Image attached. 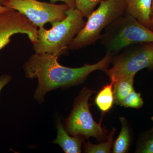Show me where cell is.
Instances as JSON below:
<instances>
[{
    "label": "cell",
    "mask_w": 153,
    "mask_h": 153,
    "mask_svg": "<svg viewBox=\"0 0 153 153\" xmlns=\"http://www.w3.org/2000/svg\"><path fill=\"white\" fill-rule=\"evenodd\" d=\"M113 55L107 52L101 60L93 64L70 68L60 65L58 56L43 53L32 55L23 66L27 78L38 79L34 98L40 103L47 94L59 88H67L84 82L91 73L96 70L104 71L111 63Z\"/></svg>",
    "instance_id": "1"
},
{
    "label": "cell",
    "mask_w": 153,
    "mask_h": 153,
    "mask_svg": "<svg viewBox=\"0 0 153 153\" xmlns=\"http://www.w3.org/2000/svg\"><path fill=\"white\" fill-rule=\"evenodd\" d=\"M149 29L153 32V11H152V14H151Z\"/></svg>",
    "instance_id": "21"
},
{
    "label": "cell",
    "mask_w": 153,
    "mask_h": 153,
    "mask_svg": "<svg viewBox=\"0 0 153 153\" xmlns=\"http://www.w3.org/2000/svg\"><path fill=\"white\" fill-rule=\"evenodd\" d=\"M8 0H0V5H3V4Z\"/></svg>",
    "instance_id": "22"
},
{
    "label": "cell",
    "mask_w": 153,
    "mask_h": 153,
    "mask_svg": "<svg viewBox=\"0 0 153 153\" xmlns=\"http://www.w3.org/2000/svg\"><path fill=\"white\" fill-rule=\"evenodd\" d=\"M116 129L113 128L112 131L108 136L106 141L102 142L98 144H94L89 141L83 145L84 152L87 153H108L111 152L113 143V137Z\"/></svg>",
    "instance_id": "14"
},
{
    "label": "cell",
    "mask_w": 153,
    "mask_h": 153,
    "mask_svg": "<svg viewBox=\"0 0 153 153\" xmlns=\"http://www.w3.org/2000/svg\"><path fill=\"white\" fill-rule=\"evenodd\" d=\"M12 79V76L10 74H4L0 75V94L3 88L7 85Z\"/></svg>",
    "instance_id": "18"
},
{
    "label": "cell",
    "mask_w": 153,
    "mask_h": 153,
    "mask_svg": "<svg viewBox=\"0 0 153 153\" xmlns=\"http://www.w3.org/2000/svg\"><path fill=\"white\" fill-rule=\"evenodd\" d=\"M13 10H14L13 9L8 7L6 6L0 5V13H6V12Z\"/></svg>",
    "instance_id": "20"
},
{
    "label": "cell",
    "mask_w": 153,
    "mask_h": 153,
    "mask_svg": "<svg viewBox=\"0 0 153 153\" xmlns=\"http://www.w3.org/2000/svg\"><path fill=\"white\" fill-rule=\"evenodd\" d=\"M122 124L120 134L115 141L113 146V153H126L129 149L131 143V134L127 122L125 118H120Z\"/></svg>",
    "instance_id": "12"
},
{
    "label": "cell",
    "mask_w": 153,
    "mask_h": 153,
    "mask_svg": "<svg viewBox=\"0 0 153 153\" xmlns=\"http://www.w3.org/2000/svg\"><path fill=\"white\" fill-rule=\"evenodd\" d=\"M66 13L63 20L51 23L52 27L49 30L39 28L38 40L33 44L36 53H47L59 57L68 50L69 44L85 27L86 22L76 8H69Z\"/></svg>",
    "instance_id": "2"
},
{
    "label": "cell",
    "mask_w": 153,
    "mask_h": 153,
    "mask_svg": "<svg viewBox=\"0 0 153 153\" xmlns=\"http://www.w3.org/2000/svg\"><path fill=\"white\" fill-rule=\"evenodd\" d=\"M98 41L106 52L116 55L133 44L153 42V32L125 13L104 29Z\"/></svg>",
    "instance_id": "3"
},
{
    "label": "cell",
    "mask_w": 153,
    "mask_h": 153,
    "mask_svg": "<svg viewBox=\"0 0 153 153\" xmlns=\"http://www.w3.org/2000/svg\"><path fill=\"white\" fill-rule=\"evenodd\" d=\"M153 11V0H152V11Z\"/></svg>",
    "instance_id": "23"
},
{
    "label": "cell",
    "mask_w": 153,
    "mask_h": 153,
    "mask_svg": "<svg viewBox=\"0 0 153 153\" xmlns=\"http://www.w3.org/2000/svg\"><path fill=\"white\" fill-rule=\"evenodd\" d=\"M102 0H74L75 8L79 11L83 16L88 18L94 11L97 5Z\"/></svg>",
    "instance_id": "17"
},
{
    "label": "cell",
    "mask_w": 153,
    "mask_h": 153,
    "mask_svg": "<svg viewBox=\"0 0 153 153\" xmlns=\"http://www.w3.org/2000/svg\"><path fill=\"white\" fill-rule=\"evenodd\" d=\"M121 52L113 55L112 67L104 71L111 82L135 75L144 68L153 70V42L133 44Z\"/></svg>",
    "instance_id": "5"
},
{
    "label": "cell",
    "mask_w": 153,
    "mask_h": 153,
    "mask_svg": "<svg viewBox=\"0 0 153 153\" xmlns=\"http://www.w3.org/2000/svg\"><path fill=\"white\" fill-rule=\"evenodd\" d=\"M152 4V0H128L126 13L131 15L141 25L149 29Z\"/></svg>",
    "instance_id": "10"
},
{
    "label": "cell",
    "mask_w": 153,
    "mask_h": 153,
    "mask_svg": "<svg viewBox=\"0 0 153 153\" xmlns=\"http://www.w3.org/2000/svg\"><path fill=\"white\" fill-rule=\"evenodd\" d=\"M37 27L25 15L13 10L0 13V50L10 42L15 34H26L33 44L38 40Z\"/></svg>",
    "instance_id": "8"
},
{
    "label": "cell",
    "mask_w": 153,
    "mask_h": 153,
    "mask_svg": "<svg viewBox=\"0 0 153 153\" xmlns=\"http://www.w3.org/2000/svg\"><path fill=\"white\" fill-rule=\"evenodd\" d=\"M143 104L141 94L136 92L134 89L121 102L119 105L125 107L140 108L142 107Z\"/></svg>",
    "instance_id": "16"
},
{
    "label": "cell",
    "mask_w": 153,
    "mask_h": 153,
    "mask_svg": "<svg viewBox=\"0 0 153 153\" xmlns=\"http://www.w3.org/2000/svg\"><path fill=\"white\" fill-rule=\"evenodd\" d=\"M128 0H102L98 8L87 18L85 27L76 35L68 50H77L94 44L101 32L126 12Z\"/></svg>",
    "instance_id": "4"
},
{
    "label": "cell",
    "mask_w": 153,
    "mask_h": 153,
    "mask_svg": "<svg viewBox=\"0 0 153 153\" xmlns=\"http://www.w3.org/2000/svg\"><path fill=\"white\" fill-rule=\"evenodd\" d=\"M113 87V83L111 82L110 84L102 88L96 97V104L103 113L109 111L114 103Z\"/></svg>",
    "instance_id": "13"
},
{
    "label": "cell",
    "mask_w": 153,
    "mask_h": 153,
    "mask_svg": "<svg viewBox=\"0 0 153 153\" xmlns=\"http://www.w3.org/2000/svg\"><path fill=\"white\" fill-rule=\"evenodd\" d=\"M52 3H55L58 1L63 2L69 6L70 8H75V4L74 0H50Z\"/></svg>",
    "instance_id": "19"
},
{
    "label": "cell",
    "mask_w": 153,
    "mask_h": 153,
    "mask_svg": "<svg viewBox=\"0 0 153 153\" xmlns=\"http://www.w3.org/2000/svg\"><path fill=\"white\" fill-rule=\"evenodd\" d=\"M135 75L127 76L113 82V90L115 104L119 105L121 102L134 90L133 85Z\"/></svg>",
    "instance_id": "11"
},
{
    "label": "cell",
    "mask_w": 153,
    "mask_h": 153,
    "mask_svg": "<svg viewBox=\"0 0 153 153\" xmlns=\"http://www.w3.org/2000/svg\"><path fill=\"white\" fill-rule=\"evenodd\" d=\"M151 119L153 123V116ZM136 152L153 153V126L150 129L145 132L141 137Z\"/></svg>",
    "instance_id": "15"
},
{
    "label": "cell",
    "mask_w": 153,
    "mask_h": 153,
    "mask_svg": "<svg viewBox=\"0 0 153 153\" xmlns=\"http://www.w3.org/2000/svg\"><path fill=\"white\" fill-rule=\"evenodd\" d=\"M3 5L18 11L36 26L41 28L47 23L60 21L66 16L70 8L66 4H57L37 0H8Z\"/></svg>",
    "instance_id": "7"
},
{
    "label": "cell",
    "mask_w": 153,
    "mask_h": 153,
    "mask_svg": "<svg viewBox=\"0 0 153 153\" xmlns=\"http://www.w3.org/2000/svg\"><path fill=\"white\" fill-rule=\"evenodd\" d=\"M56 126L57 137L52 143L59 145L65 153H81V146L85 138L80 136H70L60 120H57Z\"/></svg>",
    "instance_id": "9"
},
{
    "label": "cell",
    "mask_w": 153,
    "mask_h": 153,
    "mask_svg": "<svg viewBox=\"0 0 153 153\" xmlns=\"http://www.w3.org/2000/svg\"><path fill=\"white\" fill-rule=\"evenodd\" d=\"M95 92L85 87L75 99L71 113L65 121V129L72 136L94 137L99 140L106 137V129L96 122L89 110V98Z\"/></svg>",
    "instance_id": "6"
}]
</instances>
